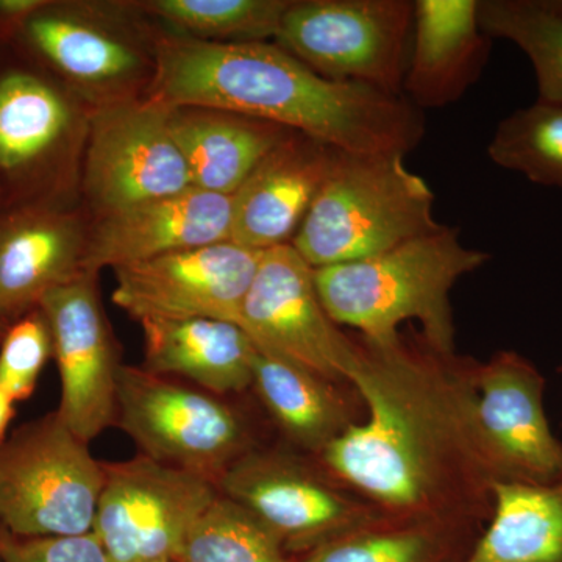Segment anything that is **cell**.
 I'll list each match as a JSON object with an SVG mask.
<instances>
[{"instance_id":"obj_1","label":"cell","mask_w":562,"mask_h":562,"mask_svg":"<svg viewBox=\"0 0 562 562\" xmlns=\"http://www.w3.org/2000/svg\"><path fill=\"white\" fill-rule=\"evenodd\" d=\"M361 342L351 387L368 416L314 460L384 517L476 536L505 476L476 420L468 360L420 336Z\"/></svg>"},{"instance_id":"obj_2","label":"cell","mask_w":562,"mask_h":562,"mask_svg":"<svg viewBox=\"0 0 562 562\" xmlns=\"http://www.w3.org/2000/svg\"><path fill=\"white\" fill-rule=\"evenodd\" d=\"M147 99L169 110L227 111L358 154L406 155L425 120L405 95L325 79L279 44L211 43L183 35L154 43Z\"/></svg>"},{"instance_id":"obj_3","label":"cell","mask_w":562,"mask_h":562,"mask_svg":"<svg viewBox=\"0 0 562 562\" xmlns=\"http://www.w3.org/2000/svg\"><path fill=\"white\" fill-rule=\"evenodd\" d=\"M491 255L461 241L460 231L439 228L364 260L313 269L325 312L338 325L357 328L362 339L387 344L401 338L398 325L417 321L420 338L436 353L454 355L450 292Z\"/></svg>"},{"instance_id":"obj_4","label":"cell","mask_w":562,"mask_h":562,"mask_svg":"<svg viewBox=\"0 0 562 562\" xmlns=\"http://www.w3.org/2000/svg\"><path fill=\"white\" fill-rule=\"evenodd\" d=\"M432 206L435 192L405 155L335 149L291 246L313 269L364 260L442 228Z\"/></svg>"},{"instance_id":"obj_5","label":"cell","mask_w":562,"mask_h":562,"mask_svg":"<svg viewBox=\"0 0 562 562\" xmlns=\"http://www.w3.org/2000/svg\"><path fill=\"white\" fill-rule=\"evenodd\" d=\"M105 464L57 413L0 446V524L16 538L92 532Z\"/></svg>"},{"instance_id":"obj_6","label":"cell","mask_w":562,"mask_h":562,"mask_svg":"<svg viewBox=\"0 0 562 562\" xmlns=\"http://www.w3.org/2000/svg\"><path fill=\"white\" fill-rule=\"evenodd\" d=\"M116 422L144 457L216 484L255 449L249 424L220 395L144 368L121 364Z\"/></svg>"},{"instance_id":"obj_7","label":"cell","mask_w":562,"mask_h":562,"mask_svg":"<svg viewBox=\"0 0 562 562\" xmlns=\"http://www.w3.org/2000/svg\"><path fill=\"white\" fill-rule=\"evenodd\" d=\"M412 0H292L273 43L325 79L403 94Z\"/></svg>"},{"instance_id":"obj_8","label":"cell","mask_w":562,"mask_h":562,"mask_svg":"<svg viewBox=\"0 0 562 562\" xmlns=\"http://www.w3.org/2000/svg\"><path fill=\"white\" fill-rule=\"evenodd\" d=\"M216 486L254 514L286 553H310L384 517L331 479L319 462L284 450L255 447L233 462Z\"/></svg>"},{"instance_id":"obj_9","label":"cell","mask_w":562,"mask_h":562,"mask_svg":"<svg viewBox=\"0 0 562 562\" xmlns=\"http://www.w3.org/2000/svg\"><path fill=\"white\" fill-rule=\"evenodd\" d=\"M220 495L206 476L144 454L105 464L92 532L111 562L179 561L192 527Z\"/></svg>"},{"instance_id":"obj_10","label":"cell","mask_w":562,"mask_h":562,"mask_svg":"<svg viewBox=\"0 0 562 562\" xmlns=\"http://www.w3.org/2000/svg\"><path fill=\"white\" fill-rule=\"evenodd\" d=\"M239 327L261 353L341 386H351L361 366V339L355 341L339 330L325 312L313 268L291 244L262 254Z\"/></svg>"},{"instance_id":"obj_11","label":"cell","mask_w":562,"mask_h":562,"mask_svg":"<svg viewBox=\"0 0 562 562\" xmlns=\"http://www.w3.org/2000/svg\"><path fill=\"white\" fill-rule=\"evenodd\" d=\"M171 110L150 99L102 102L92 114L85 191L99 213L191 190Z\"/></svg>"},{"instance_id":"obj_12","label":"cell","mask_w":562,"mask_h":562,"mask_svg":"<svg viewBox=\"0 0 562 562\" xmlns=\"http://www.w3.org/2000/svg\"><path fill=\"white\" fill-rule=\"evenodd\" d=\"M262 254L224 241L121 266L113 302L139 324L202 317L239 325Z\"/></svg>"},{"instance_id":"obj_13","label":"cell","mask_w":562,"mask_h":562,"mask_svg":"<svg viewBox=\"0 0 562 562\" xmlns=\"http://www.w3.org/2000/svg\"><path fill=\"white\" fill-rule=\"evenodd\" d=\"M60 373L57 416L90 442L116 422V347L98 292V273L81 272L41 299Z\"/></svg>"},{"instance_id":"obj_14","label":"cell","mask_w":562,"mask_h":562,"mask_svg":"<svg viewBox=\"0 0 562 562\" xmlns=\"http://www.w3.org/2000/svg\"><path fill=\"white\" fill-rule=\"evenodd\" d=\"M469 382L484 441L505 482L547 483L562 473V442L543 405L546 379L528 358L502 350L468 360Z\"/></svg>"},{"instance_id":"obj_15","label":"cell","mask_w":562,"mask_h":562,"mask_svg":"<svg viewBox=\"0 0 562 562\" xmlns=\"http://www.w3.org/2000/svg\"><path fill=\"white\" fill-rule=\"evenodd\" d=\"M232 195L201 190L101 214L88 232L83 271L99 273L173 251L231 241Z\"/></svg>"},{"instance_id":"obj_16","label":"cell","mask_w":562,"mask_h":562,"mask_svg":"<svg viewBox=\"0 0 562 562\" xmlns=\"http://www.w3.org/2000/svg\"><path fill=\"white\" fill-rule=\"evenodd\" d=\"M14 35L35 57L80 90L105 94V102L143 76L147 58L128 33L83 7L47 0Z\"/></svg>"},{"instance_id":"obj_17","label":"cell","mask_w":562,"mask_h":562,"mask_svg":"<svg viewBox=\"0 0 562 562\" xmlns=\"http://www.w3.org/2000/svg\"><path fill=\"white\" fill-rule=\"evenodd\" d=\"M333 151L301 133L277 146L232 195L231 241L260 251L291 244L327 177Z\"/></svg>"},{"instance_id":"obj_18","label":"cell","mask_w":562,"mask_h":562,"mask_svg":"<svg viewBox=\"0 0 562 562\" xmlns=\"http://www.w3.org/2000/svg\"><path fill=\"white\" fill-rule=\"evenodd\" d=\"M88 232L68 211L33 205L0 221V339L54 288L83 271Z\"/></svg>"},{"instance_id":"obj_19","label":"cell","mask_w":562,"mask_h":562,"mask_svg":"<svg viewBox=\"0 0 562 562\" xmlns=\"http://www.w3.org/2000/svg\"><path fill=\"white\" fill-rule=\"evenodd\" d=\"M480 0H416L403 92L417 110L460 101L490 60L491 38L479 20Z\"/></svg>"},{"instance_id":"obj_20","label":"cell","mask_w":562,"mask_h":562,"mask_svg":"<svg viewBox=\"0 0 562 562\" xmlns=\"http://www.w3.org/2000/svg\"><path fill=\"white\" fill-rule=\"evenodd\" d=\"M140 327L147 371L181 376L220 397L254 386L258 350L238 324L201 317L144 321Z\"/></svg>"},{"instance_id":"obj_21","label":"cell","mask_w":562,"mask_h":562,"mask_svg":"<svg viewBox=\"0 0 562 562\" xmlns=\"http://www.w3.org/2000/svg\"><path fill=\"white\" fill-rule=\"evenodd\" d=\"M169 120L192 188L222 195L235 194L257 166L294 133L220 110L176 109Z\"/></svg>"},{"instance_id":"obj_22","label":"cell","mask_w":562,"mask_h":562,"mask_svg":"<svg viewBox=\"0 0 562 562\" xmlns=\"http://www.w3.org/2000/svg\"><path fill=\"white\" fill-rule=\"evenodd\" d=\"M339 386L260 350L255 357L251 387L284 438L310 457L360 422Z\"/></svg>"},{"instance_id":"obj_23","label":"cell","mask_w":562,"mask_h":562,"mask_svg":"<svg viewBox=\"0 0 562 562\" xmlns=\"http://www.w3.org/2000/svg\"><path fill=\"white\" fill-rule=\"evenodd\" d=\"M65 92L29 69L0 76V176L25 179L54 160L72 131Z\"/></svg>"},{"instance_id":"obj_24","label":"cell","mask_w":562,"mask_h":562,"mask_svg":"<svg viewBox=\"0 0 562 562\" xmlns=\"http://www.w3.org/2000/svg\"><path fill=\"white\" fill-rule=\"evenodd\" d=\"M461 562H562V473L495 483L490 522Z\"/></svg>"},{"instance_id":"obj_25","label":"cell","mask_w":562,"mask_h":562,"mask_svg":"<svg viewBox=\"0 0 562 562\" xmlns=\"http://www.w3.org/2000/svg\"><path fill=\"white\" fill-rule=\"evenodd\" d=\"M475 541L468 532L382 517L295 562H461Z\"/></svg>"},{"instance_id":"obj_26","label":"cell","mask_w":562,"mask_h":562,"mask_svg":"<svg viewBox=\"0 0 562 562\" xmlns=\"http://www.w3.org/2000/svg\"><path fill=\"white\" fill-rule=\"evenodd\" d=\"M490 38L512 41L530 58L538 101L562 105V0H480Z\"/></svg>"},{"instance_id":"obj_27","label":"cell","mask_w":562,"mask_h":562,"mask_svg":"<svg viewBox=\"0 0 562 562\" xmlns=\"http://www.w3.org/2000/svg\"><path fill=\"white\" fill-rule=\"evenodd\" d=\"M292 0H149L138 9L168 22L179 35L211 43L276 40Z\"/></svg>"},{"instance_id":"obj_28","label":"cell","mask_w":562,"mask_h":562,"mask_svg":"<svg viewBox=\"0 0 562 562\" xmlns=\"http://www.w3.org/2000/svg\"><path fill=\"white\" fill-rule=\"evenodd\" d=\"M487 155L532 183L562 188V105L536 101L514 111L495 128Z\"/></svg>"},{"instance_id":"obj_29","label":"cell","mask_w":562,"mask_h":562,"mask_svg":"<svg viewBox=\"0 0 562 562\" xmlns=\"http://www.w3.org/2000/svg\"><path fill=\"white\" fill-rule=\"evenodd\" d=\"M177 562H295L238 503L220 495L188 535Z\"/></svg>"},{"instance_id":"obj_30","label":"cell","mask_w":562,"mask_h":562,"mask_svg":"<svg viewBox=\"0 0 562 562\" xmlns=\"http://www.w3.org/2000/svg\"><path fill=\"white\" fill-rule=\"evenodd\" d=\"M50 357L54 344L49 324L35 308L14 322L0 339V390L13 402L31 397Z\"/></svg>"},{"instance_id":"obj_31","label":"cell","mask_w":562,"mask_h":562,"mask_svg":"<svg viewBox=\"0 0 562 562\" xmlns=\"http://www.w3.org/2000/svg\"><path fill=\"white\" fill-rule=\"evenodd\" d=\"M3 562H111L94 532L58 538H16L0 532Z\"/></svg>"},{"instance_id":"obj_32","label":"cell","mask_w":562,"mask_h":562,"mask_svg":"<svg viewBox=\"0 0 562 562\" xmlns=\"http://www.w3.org/2000/svg\"><path fill=\"white\" fill-rule=\"evenodd\" d=\"M14 416L13 398L5 391L0 390V446L5 441V432Z\"/></svg>"},{"instance_id":"obj_33","label":"cell","mask_w":562,"mask_h":562,"mask_svg":"<svg viewBox=\"0 0 562 562\" xmlns=\"http://www.w3.org/2000/svg\"><path fill=\"white\" fill-rule=\"evenodd\" d=\"M0 35H11L10 29L7 27L5 21L0 16Z\"/></svg>"},{"instance_id":"obj_34","label":"cell","mask_w":562,"mask_h":562,"mask_svg":"<svg viewBox=\"0 0 562 562\" xmlns=\"http://www.w3.org/2000/svg\"><path fill=\"white\" fill-rule=\"evenodd\" d=\"M158 562H177V561H158Z\"/></svg>"},{"instance_id":"obj_35","label":"cell","mask_w":562,"mask_h":562,"mask_svg":"<svg viewBox=\"0 0 562 562\" xmlns=\"http://www.w3.org/2000/svg\"><path fill=\"white\" fill-rule=\"evenodd\" d=\"M560 372H562V364H561V368H560Z\"/></svg>"},{"instance_id":"obj_36","label":"cell","mask_w":562,"mask_h":562,"mask_svg":"<svg viewBox=\"0 0 562 562\" xmlns=\"http://www.w3.org/2000/svg\"><path fill=\"white\" fill-rule=\"evenodd\" d=\"M0 192H2V187H0Z\"/></svg>"},{"instance_id":"obj_37","label":"cell","mask_w":562,"mask_h":562,"mask_svg":"<svg viewBox=\"0 0 562 562\" xmlns=\"http://www.w3.org/2000/svg\"><path fill=\"white\" fill-rule=\"evenodd\" d=\"M0 562H3V561H2V558H0Z\"/></svg>"}]
</instances>
